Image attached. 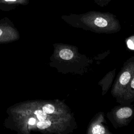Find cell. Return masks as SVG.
<instances>
[{"mask_svg": "<svg viewBox=\"0 0 134 134\" xmlns=\"http://www.w3.org/2000/svg\"><path fill=\"white\" fill-rule=\"evenodd\" d=\"M95 2L100 6L104 7L108 5L111 0H94Z\"/></svg>", "mask_w": 134, "mask_h": 134, "instance_id": "obj_12", "label": "cell"}, {"mask_svg": "<svg viewBox=\"0 0 134 134\" xmlns=\"http://www.w3.org/2000/svg\"><path fill=\"white\" fill-rule=\"evenodd\" d=\"M133 74L134 56L126 60L119 72L111 90L113 97L117 99L122 96Z\"/></svg>", "mask_w": 134, "mask_h": 134, "instance_id": "obj_3", "label": "cell"}, {"mask_svg": "<svg viewBox=\"0 0 134 134\" xmlns=\"http://www.w3.org/2000/svg\"><path fill=\"white\" fill-rule=\"evenodd\" d=\"M116 69L115 68L113 70L109 71L102 80H100L98 84L102 87V95L104 96L110 88L113 81L115 77Z\"/></svg>", "mask_w": 134, "mask_h": 134, "instance_id": "obj_7", "label": "cell"}, {"mask_svg": "<svg viewBox=\"0 0 134 134\" xmlns=\"http://www.w3.org/2000/svg\"><path fill=\"white\" fill-rule=\"evenodd\" d=\"M134 107L131 104L114 107L107 113V117L113 127L118 128L127 126L133 119Z\"/></svg>", "mask_w": 134, "mask_h": 134, "instance_id": "obj_4", "label": "cell"}, {"mask_svg": "<svg viewBox=\"0 0 134 134\" xmlns=\"http://www.w3.org/2000/svg\"><path fill=\"white\" fill-rule=\"evenodd\" d=\"M61 18L72 27L97 34H114L121 29L116 16L109 12L92 10L83 14L63 15Z\"/></svg>", "mask_w": 134, "mask_h": 134, "instance_id": "obj_1", "label": "cell"}, {"mask_svg": "<svg viewBox=\"0 0 134 134\" xmlns=\"http://www.w3.org/2000/svg\"><path fill=\"white\" fill-rule=\"evenodd\" d=\"M52 124V121L51 119H46L42 121H39L37 124V127L41 130L46 129L47 128H50Z\"/></svg>", "mask_w": 134, "mask_h": 134, "instance_id": "obj_9", "label": "cell"}, {"mask_svg": "<svg viewBox=\"0 0 134 134\" xmlns=\"http://www.w3.org/2000/svg\"><path fill=\"white\" fill-rule=\"evenodd\" d=\"M36 122V119L34 118H30L28 120V124L30 125H34Z\"/></svg>", "mask_w": 134, "mask_h": 134, "instance_id": "obj_13", "label": "cell"}, {"mask_svg": "<svg viewBox=\"0 0 134 134\" xmlns=\"http://www.w3.org/2000/svg\"><path fill=\"white\" fill-rule=\"evenodd\" d=\"M126 43L130 49L134 50V36L127 38Z\"/></svg>", "mask_w": 134, "mask_h": 134, "instance_id": "obj_11", "label": "cell"}, {"mask_svg": "<svg viewBox=\"0 0 134 134\" xmlns=\"http://www.w3.org/2000/svg\"><path fill=\"white\" fill-rule=\"evenodd\" d=\"M34 114L36 115L39 121H42L46 119H51V117H48V114L45 113L42 110H36L35 111Z\"/></svg>", "mask_w": 134, "mask_h": 134, "instance_id": "obj_10", "label": "cell"}, {"mask_svg": "<svg viewBox=\"0 0 134 134\" xmlns=\"http://www.w3.org/2000/svg\"><path fill=\"white\" fill-rule=\"evenodd\" d=\"M29 2V0H0V9L8 10L19 5H27Z\"/></svg>", "mask_w": 134, "mask_h": 134, "instance_id": "obj_8", "label": "cell"}, {"mask_svg": "<svg viewBox=\"0 0 134 134\" xmlns=\"http://www.w3.org/2000/svg\"><path fill=\"white\" fill-rule=\"evenodd\" d=\"M87 134H112L106 126L104 113L99 111L96 114L88 124Z\"/></svg>", "mask_w": 134, "mask_h": 134, "instance_id": "obj_5", "label": "cell"}, {"mask_svg": "<svg viewBox=\"0 0 134 134\" xmlns=\"http://www.w3.org/2000/svg\"><path fill=\"white\" fill-rule=\"evenodd\" d=\"M2 34H3V31H2V30L0 28V36L2 35Z\"/></svg>", "mask_w": 134, "mask_h": 134, "instance_id": "obj_14", "label": "cell"}, {"mask_svg": "<svg viewBox=\"0 0 134 134\" xmlns=\"http://www.w3.org/2000/svg\"><path fill=\"white\" fill-rule=\"evenodd\" d=\"M116 102L121 105H130L134 102V74L123 94Z\"/></svg>", "mask_w": 134, "mask_h": 134, "instance_id": "obj_6", "label": "cell"}, {"mask_svg": "<svg viewBox=\"0 0 134 134\" xmlns=\"http://www.w3.org/2000/svg\"><path fill=\"white\" fill-rule=\"evenodd\" d=\"M57 55L61 61V71L64 73L82 75L89 70L93 62L92 59L80 53L77 47L71 44L60 45Z\"/></svg>", "mask_w": 134, "mask_h": 134, "instance_id": "obj_2", "label": "cell"}]
</instances>
